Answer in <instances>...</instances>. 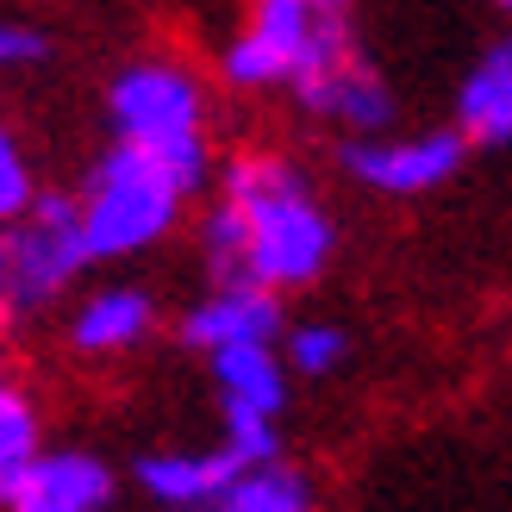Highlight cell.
I'll list each match as a JSON object with an SVG mask.
<instances>
[{
	"label": "cell",
	"mask_w": 512,
	"mask_h": 512,
	"mask_svg": "<svg viewBox=\"0 0 512 512\" xmlns=\"http://www.w3.org/2000/svg\"><path fill=\"white\" fill-rule=\"evenodd\" d=\"M213 281H250V288L288 294L313 288L331 269L338 225H331L319 188L281 150H238L219 169V200L200 225Z\"/></svg>",
	"instance_id": "6da1fadb"
},
{
	"label": "cell",
	"mask_w": 512,
	"mask_h": 512,
	"mask_svg": "<svg viewBox=\"0 0 512 512\" xmlns=\"http://www.w3.org/2000/svg\"><path fill=\"white\" fill-rule=\"evenodd\" d=\"M194 194L200 188L188 175H175L163 157L113 138L94 157L82 194H75V225H82L88 263H125V256L157 250L182 225Z\"/></svg>",
	"instance_id": "7a4b0ae2"
},
{
	"label": "cell",
	"mask_w": 512,
	"mask_h": 512,
	"mask_svg": "<svg viewBox=\"0 0 512 512\" xmlns=\"http://www.w3.org/2000/svg\"><path fill=\"white\" fill-rule=\"evenodd\" d=\"M107 125L119 144L163 157L175 175L207 188L213 144H207V82L175 57H132L107 82Z\"/></svg>",
	"instance_id": "3957f363"
},
{
	"label": "cell",
	"mask_w": 512,
	"mask_h": 512,
	"mask_svg": "<svg viewBox=\"0 0 512 512\" xmlns=\"http://www.w3.org/2000/svg\"><path fill=\"white\" fill-rule=\"evenodd\" d=\"M356 44L344 0H250V13L219 44V75L244 94L300 88L313 69Z\"/></svg>",
	"instance_id": "277c9868"
},
{
	"label": "cell",
	"mask_w": 512,
	"mask_h": 512,
	"mask_svg": "<svg viewBox=\"0 0 512 512\" xmlns=\"http://www.w3.org/2000/svg\"><path fill=\"white\" fill-rule=\"evenodd\" d=\"M88 269V244L69 194H38L19 219L0 225V338L25 331L57 306Z\"/></svg>",
	"instance_id": "5b68a950"
},
{
	"label": "cell",
	"mask_w": 512,
	"mask_h": 512,
	"mask_svg": "<svg viewBox=\"0 0 512 512\" xmlns=\"http://www.w3.org/2000/svg\"><path fill=\"white\" fill-rule=\"evenodd\" d=\"M463 132L444 125V132H363L344 144V169L363 182L369 194H388V200H413L444 188L456 169H463Z\"/></svg>",
	"instance_id": "8992f818"
},
{
	"label": "cell",
	"mask_w": 512,
	"mask_h": 512,
	"mask_svg": "<svg viewBox=\"0 0 512 512\" xmlns=\"http://www.w3.org/2000/svg\"><path fill=\"white\" fill-rule=\"evenodd\" d=\"M294 100L313 119L325 125H338L344 138H363V132H388L394 125V88H388V75H381L363 50H344V57H331L325 69H313L300 88H288Z\"/></svg>",
	"instance_id": "52a82bcc"
},
{
	"label": "cell",
	"mask_w": 512,
	"mask_h": 512,
	"mask_svg": "<svg viewBox=\"0 0 512 512\" xmlns=\"http://www.w3.org/2000/svg\"><path fill=\"white\" fill-rule=\"evenodd\" d=\"M288 313H281V294L250 288V281H213V294H200L182 313V344L213 356L232 344H275Z\"/></svg>",
	"instance_id": "ba28073f"
},
{
	"label": "cell",
	"mask_w": 512,
	"mask_h": 512,
	"mask_svg": "<svg viewBox=\"0 0 512 512\" xmlns=\"http://www.w3.org/2000/svg\"><path fill=\"white\" fill-rule=\"evenodd\" d=\"M113 500V469L88 450H38L0 506L7 512H100Z\"/></svg>",
	"instance_id": "9c48e42d"
},
{
	"label": "cell",
	"mask_w": 512,
	"mask_h": 512,
	"mask_svg": "<svg viewBox=\"0 0 512 512\" xmlns=\"http://www.w3.org/2000/svg\"><path fill=\"white\" fill-rule=\"evenodd\" d=\"M150 331H157V300L144 288H132V281H107V288H94L69 313V350L107 363V356L138 350Z\"/></svg>",
	"instance_id": "30bf717a"
},
{
	"label": "cell",
	"mask_w": 512,
	"mask_h": 512,
	"mask_svg": "<svg viewBox=\"0 0 512 512\" xmlns=\"http://www.w3.org/2000/svg\"><path fill=\"white\" fill-rule=\"evenodd\" d=\"M456 132H463V144H481V150L512 144V32L494 38L475 57V69L463 75V88H456Z\"/></svg>",
	"instance_id": "8fae6325"
},
{
	"label": "cell",
	"mask_w": 512,
	"mask_h": 512,
	"mask_svg": "<svg viewBox=\"0 0 512 512\" xmlns=\"http://www.w3.org/2000/svg\"><path fill=\"white\" fill-rule=\"evenodd\" d=\"M213 388H219V413H244V419H281L288 406V363L275 344H232L207 356Z\"/></svg>",
	"instance_id": "7c38bea8"
},
{
	"label": "cell",
	"mask_w": 512,
	"mask_h": 512,
	"mask_svg": "<svg viewBox=\"0 0 512 512\" xmlns=\"http://www.w3.org/2000/svg\"><path fill=\"white\" fill-rule=\"evenodd\" d=\"M238 469H250V463H244V456L225 444V438L207 444V450H150L144 463H138V488H144L150 500L188 512V506H200V500H213Z\"/></svg>",
	"instance_id": "4fadbf2b"
},
{
	"label": "cell",
	"mask_w": 512,
	"mask_h": 512,
	"mask_svg": "<svg viewBox=\"0 0 512 512\" xmlns=\"http://www.w3.org/2000/svg\"><path fill=\"white\" fill-rule=\"evenodd\" d=\"M188 512H313V481L288 469L281 456H269V463L238 469L213 500H200Z\"/></svg>",
	"instance_id": "5bb4252c"
},
{
	"label": "cell",
	"mask_w": 512,
	"mask_h": 512,
	"mask_svg": "<svg viewBox=\"0 0 512 512\" xmlns=\"http://www.w3.org/2000/svg\"><path fill=\"white\" fill-rule=\"evenodd\" d=\"M44 450V425H38V400L25 394V381L13 375L7 350H0V494L25 475V463Z\"/></svg>",
	"instance_id": "9a60e30c"
},
{
	"label": "cell",
	"mask_w": 512,
	"mask_h": 512,
	"mask_svg": "<svg viewBox=\"0 0 512 512\" xmlns=\"http://www.w3.org/2000/svg\"><path fill=\"white\" fill-rule=\"evenodd\" d=\"M281 363H288V375H306V381H325L344 369L350 356V331L344 325H325V319H306V325H281Z\"/></svg>",
	"instance_id": "2e32d148"
},
{
	"label": "cell",
	"mask_w": 512,
	"mask_h": 512,
	"mask_svg": "<svg viewBox=\"0 0 512 512\" xmlns=\"http://www.w3.org/2000/svg\"><path fill=\"white\" fill-rule=\"evenodd\" d=\"M32 200H38V169H32V157H25L13 125H0V225L19 219Z\"/></svg>",
	"instance_id": "e0dca14e"
},
{
	"label": "cell",
	"mask_w": 512,
	"mask_h": 512,
	"mask_svg": "<svg viewBox=\"0 0 512 512\" xmlns=\"http://www.w3.org/2000/svg\"><path fill=\"white\" fill-rule=\"evenodd\" d=\"M50 32H38V25L25 19H0V75H19V69H38L50 63Z\"/></svg>",
	"instance_id": "ac0fdd59"
},
{
	"label": "cell",
	"mask_w": 512,
	"mask_h": 512,
	"mask_svg": "<svg viewBox=\"0 0 512 512\" xmlns=\"http://www.w3.org/2000/svg\"><path fill=\"white\" fill-rule=\"evenodd\" d=\"M494 7H500V13H506V19H512V0H494Z\"/></svg>",
	"instance_id": "d6986e66"
}]
</instances>
